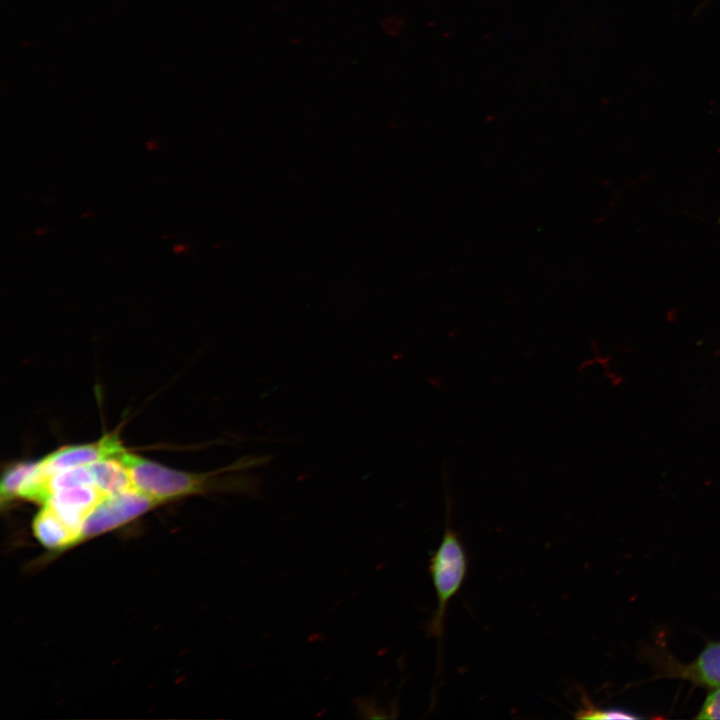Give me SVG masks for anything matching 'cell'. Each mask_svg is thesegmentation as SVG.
Segmentation results:
<instances>
[{
    "mask_svg": "<svg viewBox=\"0 0 720 720\" xmlns=\"http://www.w3.org/2000/svg\"><path fill=\"white\" fill-rule=\"evenodd\" d=\"M118 457L128 468L135 489L160 503L177 497L212 491L258 496L260 479L255 475L237 474L224 478L214 476L226 469L250 470L264 466L270 460L266 455H247L218 471L191 473L142 458L127 452L126 449L119 453Z\"/></svg>",
    "mask_w": 720,
    "mask_h": 720,
    "instance_id": "cell-1",
    "label": "cell"
},
{
    "mask_svg": "<svg viewBox=\"0 0 720 720\" xmlns=\"http://www.w3.org/2000/svg\"><path fill=\"white\" fill-rule=\"evenodd\" d=\"M468 569V558L458 533L447 519L440 545L429 561V572L437 596V606L427 631L442 639L447 605L461 589Z\"/></svg>",
    "mask_w": 720,
    "mask_h": 720,
    "instance_id": "cell-2",
    "label": "cell"
},
{
    "mask_svg": "<svg viewBox=\"0 0 720 720\" xmlns=\"http://www.w3.org/2000/svg\"><path fill=\"white\" fill-rule=\"evenodd\" d=\"M159 503L137 490L104 496L86 516L81 539L122 526Z\"/></svg>",
    "mask_w": 720,
    "mask_h": 720,
    "instance_id": "cell-3",
    "label": "cell"
},
{
    "mask_svg": "<svg viewBox=\"0 0 720 720\" xmlns=\"http://www.w3.org/2000/svg\"><path fill=\"white\" fill-rule=\"evenodd\" d=\"M125 448L119 439L106 436L97 442L61 447L37 461L42 474L49 475L76 467L89 466L102 459L116 457Z\"/></svg>",
    "mask_w": 720,
    "mask_h": 720,
    "instance_id": "cell-4",
    "label": "cell"
},
{
    "mask_svg": "<svg viewBox=\"0 0 720 720\" xmlns=\"http://www.w3.org/2000/svg\"><path fill=\"white\" fill-rule=\"evenodd\" d=\"M665 674L693 682L696 685L720 687V642L710 641L688 664L669 662L664 667Z\"/></svg>",
    "mask_w": 720,
    "mask_h": 720,
    "instance_id": "cell-5",
    "label": "cell"
},
{
    "mask_svg": "<svg viewBox=\"0 0 720 720\" xmlns=\"http://www.w3.org/2000/svg\"><path fill=\"white\" fill-rule=\"evenodd\" d=\"M95 486L104 496L136 490L126 465L116 457H110L89 465Z\"/></svg>",
    "mask_w": 720,
    "mask_h": 720,
    "instance_id": "cell-6",
    "label": "cell"
},
{
    "mask_svg": "<svg viewBox=\"0 0 720 720\" xmlns=\"http://www.w3.org/2000/svg\"><path fill=\"white\" fill-rule=\"evenodd\" d=\"M32 527L35 537L49 549H62L79 541L48 505L36 515Z\"/></svg>",
    "mask_w": 720,
    "mask_h": 720,
    "instance_id": "cell-7",
    "label": "cell"
},
{
    "mask_svg": "<svg viewBox=\"0 0 720 720\" xmlns=\"http://www.w3.org/2000/svg\"><path fill=\"white\" fill-rule=\"evenodd\" d=\"M36 462H20L13 464L4 472L0 484L1 502H9L20 497L22 491L37 473Z\"/></svg>",
    "mask_w": 720,
    "mask_h": 720,
    "instance_id": "cell-8",
    "label": "cell"
},
{
    "mask_svg": "<svg viewBox=\"0 0 720 720\" xmlns=\"http://www.w3.org/2000/svg\"><path fill=\"white\" fill-rule=\"evenodd\" d=\"M575 717L578 719H638V716L629 711L614 708H598L593 706L585 697Z\"/></svg>",
    "mask_w": 720,
    "mask_h": 720,
    "instance_id": "cell-9",
    "label": "cell"
},
{
    "mask_svg": "<svg viewBox=\"0 0 720 720\" xmlns=\"http://www.w3.org/2000/svg\"><path fill=\"white\" fill-rule=\"evenodd\" d=\"M696 719H720V687L714 688L703 702Z\"/></svg>",
    "mask_w": 720,
    "mask_h": 720,
    "instance_id": "cell-10",
    "label": "cell"
}]
</instances>
